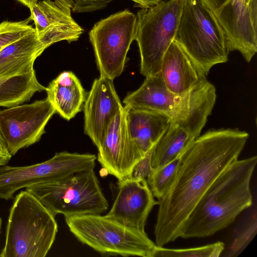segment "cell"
Instances as JSON below:
<instances>
[{
  "instance_id": "obj_1",
  "label": "cell",
  "mask_w": 257,
  "mask_h": 257,
  "mask_svg": "<svg viewBox=\"0 0 257 257\" xmlns=\"http://www.w3.org/2000/svg\"><path fill=\"white\" fill-rule=\"evenodd\" d=\"M248 137L236 128L212 129L198 137L185 151L173 184L158 200L157 246L180 237L194 207L215 180L238 159Z\"/></svg>"
},
{
  "instance_id": "obj_2",
  "label": "cell",
  "mask_w": 257,
  "mask_h": 257,
  "mask_svg": "<svg viewBox=\"0 0 257 257\" xmlns=\"http://www.w3.org/2000/svg\"><path fill=\"white\" fill-rule=\"evenodd\" d=\"M256 156L237 160L213 182L200 199L183 228L180 237L210 236L227 227L252 204L250 184Z\"/></svg>"
},
{
  "instance_id": "obj_3",
  "label": "cell",
  "mask_w": 257,
  "mask_h": 257,
  "mask_svg": "<svg viewBox=\"0 0 257 257\" xmlns=\"http://www.w3.org/2000/svg\"><path fill=\"white\" fill-rule=\"evenodd\" d=\"M57 232L55 216L33 194L22 190L10 209L0 257H44Z\"/></svg>"
},
{
  "instance_id": "obj_4",
  "label": "cell",
  "mask_w": 257,
  "mask_h": 257,
  "mask_svg": "<svg viewBox=\"0 0 257 257\" xmlns=\"http://www.w3.org/2000/svg\"><path fill=\"white\" fill-rule=\"evenodd\" d=\"M174 41L204 77L213 66L228 60L224 32L200 0L185 1Z\"/></svg>"
},
{
  "instance_id": "obj_5",
  "label": "cell",
  "mask_w": 257,
  "mask_h": 257,
  "mask_svg": "<svg viewBox=\"0 0 257 257\" xmlns=\"http://www.w3.org/2000/svg\"><path fill=\"white\" fill-rule=\"evenodd\" d=\"M81 243L105 255L153 257L156 244L143 232L98 214L65 217Z\"/></svg>"
},
{
  "instance_id": "obj_6",
  "label": "cell",
  "mask_w": 257,
  "mask_h": 257,
  "mask_svg": "<svg viewBox=\"0 0 257 257\" xmlns=\"http://www.w3.org/2000/svg\"><path fill=\"white\" fill-rule=\"evenodd\" d=\"M55 216L65 217L105 212L108 203L94 169L79 172L61 179L29 186Z\"/></svg>"
},
{
  "instance_id": "obj_7",
  "label": "cell",
  "mask_w": 257,
  "mask_h": 257,
  "mask_svg": "<svg viewBox=\"0 0 257 257\" xmlns=\"http://www.w3.org/2000/svg\"><path fill=\"white\" fill-rule=\"evenodd\" d=\"M185 0L162 1L137 13L135 40L146 77L160 72L163 57L174 40Z\"/></svg>"
},
{
  "instance_id": "obj_8",
  "label": "cell",
  "mask_w": 257,
  "mask_h": 257,
  "mask_svg": "<svg viewBox=\"0 0 257 257\" xmlns=\"http://www.w3.org/2000/svg\"><path fill=\"white\" fill-rule=\"evenodd\" d=\"M136 24L137 16L125 10L94 25L89 37L100 76L113 80L122 73Z\"/></svg>"
},
{
  "instance_id": "obj_9",
  "label": "cell",
  "mask_w": 257,
  "mask_h": 257,
  "mask_svg": "<svg viewBox=\"0 0 257 257\" xmlns=\"http://www.w3.org/2000/svg\"><path fill=\"white\" fill-rule=\"evenodd\" d=\"M96 156L92 154L56 153L43 162L25 166L0 167V199L8 200L18 190L42 183L57 181L75 173L94 169Z\"/></svg>"
},
{
  "instance_id": "obj_10",
  "label": "cell",
  "mask_w": 257,
  "mask_h": 257,
  "mask_svg": "<svg viewBox=\"0 0 257 257\" xmlns=\"http://www.w3.org/2000/svg\"><path fill=\"white\" fill-rule=\"evenodd\" d=\"M215 15L229 52L249 62L257 52V0H200Z\"/></svg>"
},
{
  "instance_id": "obj_11",
  "label": "cell",
  "mask_w": 257,
  "mask_h": 257,
  "mask_svg": "<svg viewBox=\"0 0 257 257\" xmlns=\"http://www.w3.org/2000/svg\"><path fill=\"white\" fill-rule=\"evenodd\" d=\"M55 113L47 98L0 110V133L11 155L38 142Z\"/></svg>"
},
{
  "instance_id": "obj_12",
  "label": "cell",
  "mask_w": 257,
  "mask_h": 257,
  "mask_svg": "<svg viewBox=\"0 0 257 257\" xmlns=\"http://www.w3.org/2000/svg\"><path fill=\"white\" fill-rule=\"evenodd\" d=\"M97 149L96 160L108 174L118 181L131 176L134 166L143 157L130 137L125 106H122L113 116Z\"/></svg>"
},
{
  "instance_id": "obj_13",
  "label": "cell",
  "mask_w": 257,
  "mask_h": 257,
  "mask_svg": "<svg viewBox=\"0 0 257 257\" xmlns=\"http://www.w3.org/2000/svg\"><path fill=\"white\" fill-rule=\"evenodd\" d=\"M117 189L112 205L105 215L126 226L145 232L149 215L158 204L147 179L130 177L119 180Z\"/></svg>"
},
{
  "instance_id": "obj_14",
  "label": "cell",
  "mask_w": 257,
  "mask_h": 257,
  "mask_svg": "<svg viewBox=\"0 0 257 257\" xmlns=\"http://www.w3.org/2000/svg\"><path fill=\"white\" fill-rule=\"evenodd\" d=\"M113 81L100 75L95 79L83 106L84 133L96 148L110 120L122 106Z\"/></svg>"
},
{
  "instance_id": "obj_15",
  "label": "cell",
  "mask_w": 257,
  "mask_h": 257,
  "mask_svg": "<svg viewBox=\"0 0 257 257\" xmlns=\"http://www.w3.org/2000/svg\"><path fill=\"white\" fill-rule=\"evenodd\" d=\"M180 95L168 88L160 72L146 77L138 89L124 97L123 103L128 109L163 113L172 118L178 108Z\"/></svg>"
},
{
  "instance_id": "obj_16",
  "label": "cell",
  "mask_w": 257,
  "mask_h": 257,
  "mask_svg": "<svg viewBox=\"0 0 257 257\" xmlns=\"http://www.w3.org/2000/svg\"><path fill=\"white\" fill-rule=\"evenodd\" d=\"M45 49L35 29L8 44L0 51V78L26 75L35 71V61Z\"/></svg>"
},
{
  "instance_id": "obj_17",
  "label": "cell",
  "mask_w": 257,
  "mask_h": 257,
  "mask_svg": "<svg viewBox=\"0 0 257 257\" xmlns=\"http://www.w3.org/2000/svg\"><path fill=\"white\" fill-rule=\"evenodd\" d=\"M160 72L168 88L175 94L186 92L204 77L174 40L163 57Z\"/></svg>"
},
{
  "instance_id": "obj_18",
  "label": "cell",
  "mask_w": 257,
  "mask_h": 257,
  "mask_svg": "<svg viewBox=\"0 0 257 257\" xmlns=\"http://www.w3.org/2000/svg\"><path fill=\"white\" fill-rule=\"evenodd\" d=\"M126 108L130 137L143 157L167 130L171 118L163 113Z\"/></svg>"
},
{
  "instance_id": "obj_19",
  "label": "cell",
  "mask_w": 257,
  "mask_h": 257,
  "mask_svg": "<svg viewBox=\"0 0 257 257\" xmlns=\"http://www.w3.org/2000/svg\"><path fill=\"white\" fill-rule=\"evenodd\" d=\"M47 98L56 113L70 120L82 109L86 94L79 79L71 71H65L46 87Z\"/></svg>"
},
{
  "instance_id": "obj_20",
  "label": "cell",
  "mask_w": 257,
  "mask_h": 257,
  "mask_svg": "<svg viewBox=\"0 0 257 257\" xmlns=\"http://www.w3.org/2000/svg\"><path fill=\"white\" fill-rule=\"evenodd\" d=\"M196 139L176 123L170 124L152 149L151 166L153 170L181 155Z\"/></svg>"
},
{
  "instance_id": "obj_21",
  "label": "cell",
  "mask_w": 257,
  "mask_h": 257,
  "mask_svg": "<svg viewBox=\"0 0 257 257\" xmlns=\"http://www.w3.org/2000/svg\"><path fill=\"white\" fill-rule=\"evenodd\" d=\"M46 87L38 80L35 71L8 78L0 85V107L6 108L24 103Z\"/></svg>"
},
{
  "instance_id": "obj_22",
  "label": "cell",
  "mask_w": 257,
  "mask_h": 257,
  "mask_svg": "<svg viewBox=\"0 0 257 257\" xmlns=\"http://www.w3.org/2000/svg\"><path fill=\"white\" fill-rule=\"evenodd\" d=\"M30 10L28 19L34 21L37 35L49 28L74 20L71 6L67 0H43L38 2Z\"/></svg>"
},
{
  "instance_id": "obj_23",
  "label": "cell",
  "mask_w": 257,
  "mask_h": 257,
  "mask_svg": "<svg viewBox=\"0 0 257 257\" xmlns=\"http://www.w3.org/2000/svg\"><path fill=\"white\" fill-rule=\"evenodd\" d=\"M182 155L168 164L153 170L147 178L149 186L154 197L157 198L158 200L166 195L173 184L179 168Z\"/></svg>"
},
{
  "instance_id": "obj_24",
  "label": "cell",
  "mask_w": 257,
  "mask_h": 257,
  "mask_svg": "<svg viewBox=\"0 0 257 257\" xmlns=\"http://www.w3.org/2000/svg\"><path fill=\"white\" fill-rule=\"evenodd\" d=\"M224 249V244L221 241L187 248H168L156 246L153 257H217Z\"/></svg>"
},
{
  "instance_id": "obj_25",
  "label": "cell",
  "mask_w": 257,
  "mask_h": 257,
  "mask_svg": "<svg viewBox=\"0 0 257 257\" xmlns=\"http://www.w3.org/2000/svg\"><path fill=\"white\" fill-rule=\"evenodd\" d=\"M30 20L12 22L5 21L0 23V51L8 44L34 30L29 24Z\"/></svg>"
},
{
  "instance_id": "obj_26",
  "label": "cell",
  "mask_w": 257,
  "mask_h": 257,
  "mask_svg": "<svg viewBox=\"0 0 257 257\" xmlns=\"http://www.w3.org/2000/svg\"><path fill=\"white\" fill-rule=\"evenodd\" d=\"M256 228V218L251 223L247 229L243 231L242 233L239 234L230 248L229 255L230 256L238 255L246 247L247 244L253 238L255 234Z\"/></svg>"
},
{
  "instance_id": "obj_27",
  "label": "cell",
  "mask_w": 257,
  "mask_h": 257,
  "mask_svg": "<svg viewBox=\"0 0 257 257\" xmlns=\"http://www.w3.org/2000/svg\"><path fill=\"white\" fill-rule=\"evenodd\" d=\"M74 13H90L105 9L112 0H67Z\"/></svg>"
},
{
  "instance_id": "obj_28",
  "label": "cell",
  "mask_w": 257,
  "mask_h": 257,
  "mask_svg": "<svg viewBox=\"0 0 257 257\" xmlns=\"http://www.w3.org/2000/svg\"><path fill=\"white\" fill-rule=\"evenodd\" d=\"M152 149L148 152L134 166L131 177L135 179H146L150 176L153 172L151 166V157Z\"/></svg>"
},
{
  "instance_id": "obj_29",
  "label": "cell",
  "mask_w": 257,
  "mask_h": 257,
  "mask_svg": "<svg viewBox=\"0 0 257 257\" xmlns=\"http://www.w3.org/2000/svg\"><path fill=\"white\" fill-rule=\"evenodd\" d=\"M12 156L0 133V167L7 165Z\"/></svg>"
},
{
  "instance_id": "obj_30",
  "label": "cell",
  "mask_w": 257,
  "mask_h": 257,
  "mask_svg": "<svg viewBox=\"0 0 257 257\" xmlns=\"http://www.w3.org/2000/svg\"><path fill=\"white\" fill-rule=\"evenodd\" d=\"M137 4L138 7L142 9H148L154 6L163 0H131Z\"/></svg>"
},
{
  "instance_id": "obj_31",
  "label": "cell",
  "mask_w": 257,
  "mask_h": 257,
  "mask_svg": "<svg viewBox=\"0 0 257 257\" xmlns=\"http://www.w3.org/2000/svg\"><path fill=\"white\" fill-rule=\"evenodd\" d=\"M26 6L30 10L38 2V0H16Z\"/></svg>"
},
{
  "instance_id": "obj_32",
  "label": "cell",
  "mask_w": 257,
  "mask_h": 257,
  "mask_svg": "<svg viewBox=\"0 0 257 257\" xmlns=\"http://www.w3.org/2000/svg\"><path fill=\"white\" fill-rule=\"evenodd\" d=\"M2 225V218L0 217V234L1 233Z\"/></svg>"
}]
</instances>
